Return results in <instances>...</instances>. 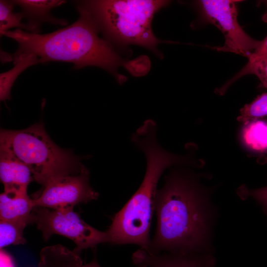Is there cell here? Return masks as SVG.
Here are the masks:
<instances>
[{
	"instance_id": "d6986e66",
	"label": "cell",
	"mask_w": 267,
	"mask_h": 267,
	"mask_svg": "<svg viewBox=\"0 0 267 267\" xmlns=\"http://www.w3.org/2000/svg\"><path fill=\"white\" fill-rule=\"evenodd\" d=\"M248 74L256 75L260 81L261 87L267 89V59L256 63L247 70L240 71L231 81H235L243 76Z\"/></svg>"
},
{
	"instance_id": "ba28073f",
	"label": "cell",
	"mask_w": 267,
	"mask_h": 267,
	"mask_svg": "<svg viewBox=\"0 0 267 267\" xmlns=\"http://www.w3.org/2000/svg\"><path fill=\"white\" fill-rule=\"evenodd\" d=\"M99 196L89 183V173L85 167L80 173L52 179L32 198L34 207L56 210L74 209L81 203L96 200Z\"/></svg>"
},
{
	"instance_id": "30bf717a",
	"label": "cell",
	"mask_w": 267,
	"mask_h": 267,
	"mask_svg": "<svg viewBox=\"0 0 267 267\" xmlns=\"http://www.w3.org/2000/svg\"><path fill=\"white\" fill-rule=\"evenodd\" d=\"M0 178L7 193L27 192L29 184L34 179L30 169L24 164L0 150Z\"/></svg>"
},
{
	"instance_id": "5bb4252c",
	"label": "cell",
	"mask_w": 267,
	"mask_h": 267,
	"mask_svg": "<svg viewBox=\"0 0 267 267\" xmlns=\"http://www.w3.org/2000/svg\"><path fill=\"white\" fill-rule=\"evenodd\" d=\"M14 67L0 74V99H10V90L18 76L29 67L39 63L38 58L33 54L13 58Z\"/></svg>"
},
{
	"instance_id": "7402d4cb",
	"label": "cell",
	"mask_w": 267,
	"mask_h": 267,
	"mask_svg": "<svg viewBox=\"0 0 267 267\" xmlns=\"http://www.w3.org/2000/svg\"><path fill=\"white\" fill-rule=\"evenodd\" d=\"M262 2H263L266 6L267 8V0L262 1Z\"/></svg>"
},
{
	"instance_id": "5b68a950",
	"label": "cell",
	"mask_w": 267,
	"mask_h": 267,
	"mask_svg": "<svg viewBox=\"0 0 267 267\" xmlns=\"http://www.w3.org/2000/svg\"><path fill=\"white\" fill-rule=\"evenodd\" d=\"M0 150L26 165L34 179L43 187L52 179L79 173L85 167L72 152L54 143L42 123L22 130L1 129Z\"/></svg>"
},
{
	"instance_id": "7c38bea8",
	"label": "cell",
	"mask_w": 267,
	"mask_h": 267,
	"mask_svg": "<svg viewBox=\"0 0 267 267\" xmlns=\"http://www.w3.org/2000/svg\"><path fill=\"white\" fill-rule=\"evenodd\" d=\"M32 198L27 192L7 193L0 195V219L3 221L33 223Z\"/></svg>"
},
{
	"instance_id": "6da1fadb",
	"label": "cell",
	"mask_w": 267,
	"mask_h": 267,
	"mask_svg": "<svg viewBox=\"0 0 267 267\" xmlns=\"http://www.w3.org/2000/svg\"><path fill=\"white\" fill-rule=\"evenodd\" d=\"M77 9L80 16L76 21L50 33L33 34L20 29L1 33V36L18 43L12 59L33 54L39 63L70 62L75 69L95 66L112 74L122 84L125 78L119 74L118 69L123 66L133 72L131 62L123 59L110 42L99 37L97 25L85 8L78 4Z\"/></svg>"
},
{
	"instance_id": "9a60e30c",
	"label": "cell",
	"mask_w": 267,
	"mask_h": 267,
	"mask_svg": "<svg viewBox=\"0 0 267 267\" xmlns=\"http://www.w3.org/2000/svg\"><path fill=\"white\" fill-rule=\"evenodd\" d=\"M242 137L250 149L259 152H267V119H259L244 124Z\"/></svg>"
},
{
	"instance_id": "44dd1931",
	"label": "cell",
	"mask_w": 267,
	"mask_h": 267,
	"mask_svg": "<svg viewBox=\"0 0 267 267\" xmlns=\"http://www.w3.org/2000/svg\"><path fill=\"white\" fill-rule=\"evenodd\" d=\"M258 201L263 207L267 214V186L249 190L247 193Z\"/></svg>"
},
{
	"instance_id": "7a4b0ae2",
	"label": "cell",
	"mask_w": 267,
	"mask_h": 267,
	"mask_svg": "<svg viewBox=\"0 0 267 267\" xmlns=\"http://www.w3.org/2000/svg\"><path fill=\"white\" fill-rule=\"evenodd\" d=\"M155 235L145 249L152 253H197L208 233L204 197L195 179L173 171L157 189L154 202Z\"/></svg>"
},
{
	"instance_id": "8992f818",
	"label": "cell",
	"mask_w": 267,
	"mask_h": 267,
	"mask_svg": "<svg viewBox=\"0 0 267 267\" xmlns=\"http://www.w3.org/2000/svg\"><path fill=\"white\" fill-rule=\"evenodd\" d=\"M32 214L33 223L41 230L44 241L53 234L63 236L75 243L76 247L73 251L78 254L83 250L108 243L106 231H100L87 223L73 209L56 210L35 207Z\"/></svg>"
},
{
	"instance_id": "8fae6325",
	"label": "cell",
	"mask_w": 267,
	"mask_h": 267,
	"mask_svg": "<svg viewBox=\"0 0 267 267\" xmlns=\"http://www.w3.org/2000/svg\"><path fill=\"white\" fill-rule=\"evenodd\" d=\"M13 4L22 9L24 18L28 20L27 24L30 33L39 34L40 27L43 22L55 25H66L67 21L52 16L50 11L53 8L66 2L62 0H11Z\"/></svg>"
},
{
	"instance_id": "2e32d148",
	"label": "cell",
	"mask_w": 267,
	"mask_h": 267,
	"mask_svg": "<svg viewBox=\"0 0 267 267\" xmlns=\"http://www.w3.org/2000/svg\"><path fill=\"white\" fill-rule=\"evenodd\" d=\"M27 225L23 222L0 220V249L10 245L24 244L26 240L23 236V231Z\"/></svg>"
},
{
	"instance_id": "e0dca14e",
	"label": "cell",
	"mask_w": 267,
	"mask_h": 267,
	"mask_svg": "<svg viewBox=\"0 0 267 267\" xmlns=\"http://www.w3.org/2000/svg\"><path fill=\"white\" fill-rule=\"evenodd\" d=\"M14 5L12 1L0 0V33L16 27L30 31L27 23L21 21L24 18L22 13L14 12Z\"/></svg>"
},
{
	"instance_id": "277c9868",
	"label": "cell",
	"mask_w": 267,
	"mask_h": 267,
	"mask_svg": "<svg viewBox=\"0 0 267 267\" xmlns=\"http://www.w3.org/2000/svg\"><path fill=\"white\" fill-rule=\"evenodd\" d=\"M169 3L168 0H99L82 1L95 22L104 39L119 46L135 44L147 48L159 57L157 46L162 43L154 35V14Z\"/></svg>"
},
{
	"instance_id": "52a82bcc",
	"label": "cell",
	"mask_w": 267,
	"mask_h": 267,
	"mask_svg": "<svg viewBox=\"0 0 267 267\" xmlns=\"http://www.w3.org/2000/svg\"><path fill=\"white\" fill-rule=\"evenodd\" d=\"M232 0H202L198 1L204 17L223 34L225 42L218 51L238 54L248 58L261 41L249 36L237 21V3Z\"/></svg>"
},
{
	"instance_id": "ffe728a7",
	"label": "cell",
	"mask_w": 267,
	"mask_h": 267,
	"mask_svg": "<svg viewBox=\"0 0 267 267\" xmlns=\"http://www.w3.org/2000/svg\"><path fill=\"white\" fill-rule=\"evenodd\" d=\"M248 59V62L240 71L247 70L256 63L267 59V36L261 41L260 44Z\"/></svg>"
},
{
	"instance_id": "ac0fdd59",
	"label": "cell",
	"mask_w": 267,
	"mask_h": 267,
	"mask_svg": "<svg viewBox=\"0 0 267 267\" xmlns=\"http://www.w3.org/2000/svg\"><path fill=\"white\" fill-rule=\"evenodd\" d=\"M267 117V92L257 96L251 102L245 104L240 111L237 120L246 124Z\"/></svg>"
},
{
	"instance_id": "9c48e42d",
	"label": "cell",
	"mask_w": 267,
	"mask_h": 267,
	"mask_svg": "<svg viewBox=\"0 0 267 267\" xmlns=\"http://www.w3.org/2000/svg\"><path fill=\"white\" fill-rule=\"evenodd\" d=\"M136 267H214V261L210 256L197 253H152L140 248L132 256Z\"/></svg>"
},
{
	"instance_id": "4fadbf2b",
	"label": "cell",
	"mask_w": 267,
	"mask_h": 267,
	"mask_svg": "<svg viewBox=\"0 0 267 267\" xmlns=\"http://www.w3.org/2000/svg\"><path fill=\"white\" fill-rule=\"evenodd\" d=\"M38 267H100L94 254L89 263L83 264L78 254L60 245L43 248L40 253Z\"/></svg>"
},
{
	"instance_id": "3957f363",
	"label": "cell",
	"mask_w": 267,
	"mask_h": 267,
	"mask_svg": "<svg viewBox=\"0 0 267 267\" xmlns=\"http://www.w3.org/2000/svg\"><path fill=\"white\" fill-rule=\"evenodd\" d=\"M157 131L155 122L148 120L132 136V142L145 156L146 172L137 191L114 216L106 230L108 243L133 244L147 249L151 242L150 223L161 176L173 165L193 164L189 156L176 155L164 149L157 141Z\"/></svg>"
},
{
	"instance_id": "603a6c76",
	"label": "cell",
	"mask_w": 267,
	"mask_h": 267,
	"mask_svg": "<svg viewBox=\"0 0 267 267\" xmlns=\"http://www.w3.org/2000/svg\"></svg>"
}]
</instances>
